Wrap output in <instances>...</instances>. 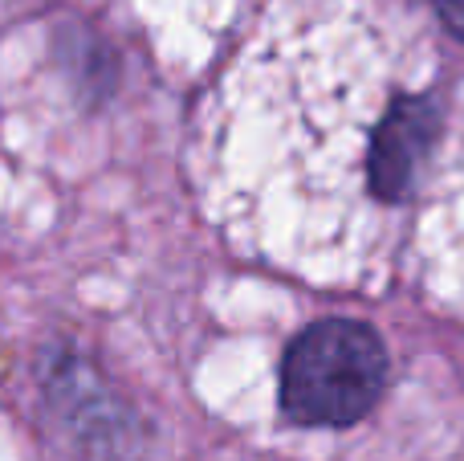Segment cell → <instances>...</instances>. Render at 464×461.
<instances>
[{
	"label": "cell",
	"mask_w": 464,
	"mask_h": 461,
	"mask_svg": "<svg viewBox=\"0 0 464 461\" xmlns=\"http://www.w3.org/2000/svg\"><path fill=\"white\" fill-rule=\"evenodd\" d=\"M387 384V351L371 327L326 319L294 339L281 364V408L297 425H354Z\"/></svg>",
	"instance_id": "1"
},
{
	"label": "cell",
	"mask_w": 464,
	"mask_h": 461,
	"mask_svg": "<svg viewBox=\"0 0 464 461\" xmlns=\"http://www.w3.org/2000/svg\"><path fill=\"white\" fill-rule=\"evenodd\" d=\"M432 5H436V16L444 21V29L464 37V0H432Z\"/></svg>",
	"instance_id": "2"
}]
</instances>
